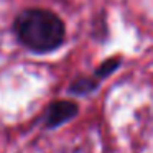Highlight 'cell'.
Instances as JSON below:
<instances>
[{"mask_svg":"<svg viewBox=\"0 0 153 153\" xmlns=\"http://www.w3.org/2000/svg\"><path fill=\"white\" fill-rule=\"evenodd\" d=\"M97 81L91 79V77H77L76 81H73V84L69 86V92L77 94V96H87L92 91L97 89Z\"/></svg>","mask_w":153,"mask_h":153,"instance_id":"3957f363","label":"cell"},{"mask_svg":"<svg viewBox=\"0 0 153 153\" xmlns=\"http://www.w3.org/2000/svg\"><path fill=\"white\" fill-rule=\"evenodd\" d=\"M120 64H122V59H120V58H109V59H105L104 63H100V66L96 69L94 74H96V77L102 79V77L110 76L114 71H117L120 68Z\"/></svg>","mask_w":153,"mask_h":153,"instance_id":"277c9868","label":"cell"},{"mask_svg":"<svg viewBox=\"0 0 153 153\" xmlns=\"http://www.w3.org/2000/svg\"><path fill=\"white\" fill-rule=\"evenodd\" d=\"M79 112V107L73 100H56L46 109L45 123L48 128H56L63 123L73 120Z\"/></svg>","mask_w":153,"mask_h":153,"instance_id":"7a4b0ae2","label":"cell"},{"mask_svg":"<svg viewBox=\"0 0 153 153\" xmlns=\"http://www.w3.org/2000/svg\"><path fill=\"white\" fill-rule=\"evenodd\" d=\"M13 31L25 48L40 54L59 48L66 36L63 20L45 8L23 10L15 18Z\"/></svg>","mask_w":153,"mask_h":153,"instance_id":"6da1fadb","label":"cell"}]
</instances>
